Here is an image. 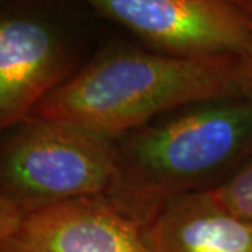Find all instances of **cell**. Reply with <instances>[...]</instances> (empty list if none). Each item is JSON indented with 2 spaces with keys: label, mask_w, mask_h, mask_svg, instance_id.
Segmentation results:
<instances>
[{
  "label": "cell",
  "mask_w": 252,
  "mask_h": 252,
  "mask_svg": "<svg viewBox=\"0 0 252 252\" xmlns=\"http://www.w3.org/2000/svg\"><path fill=\"white\" fill-rule=\"evenodd\" d=\"M150 252H252V225L237 220L210 190L175 195L144 220Z\"/></svg>",
  "instance_id": "52a82bcc"
},
{
  "label": "cell",
  "mask_w": 252,
  "mask_h": 252,
  "mask_svg": "<svg viewBox=\"0 0 252 252\" xmlns=\"http://www.w3.org/2000/svg\"><path fill=\"white\" fill-rule=\"evenodd\" d=\"M118 181L111 139L30 117L0 142V192L26 215L54 203L107 196Z\"/></svg>",
  "instance_id": "3957f363"
},
{
  "label": "cell",
  "mask_w": 252,
  "mask_h": 252,
  "mask_svg": "<svg viewBox=\"0 0 252 252\" xmlns=\"http://www.w3.org/2000/svg\"><path fill=\"white\" fill-rule=\"evenodd\" d=\"M244 97H252L251 58L188 59L122 48L70 76L31 117L114 140L170 109Z\"/></svg>",
  "instance_id": "6da1fadb"
},
{
  "label": "cell",
  "mask_w": 252,
  "mask_h": 252,
  "mask_svg": "<svg viewBox=\"0 0 252 252\" xmlns=\"http://www.w3.org/2000/svg\"><path fill=\"white\" fill-rule=\"evenodd\" d=\"M250 158L252 97L196 104L137 129L117 149L118 181L109 196L146 220L162 200L216 188Z\"/></svg>",
  "instance_id": "7a4b0ae2"
},
{
  "label": "cell",
  "mask_w": 252,
  "mask_h": 252,
  "mask_svg": "<svg viewBox=\"0 0 252 252\" xmlns=\"http://www.w3.org/2000/svg\"><path fill=\"white\" fill-rule=\"evenodd\" d=\"M24 213L0 192V245L16 231Z\"/></svg>",
  "instance_id": "9c48e42d"
},
{
  "label": "cell",
  "mask_w": 252,
  "mask_h": 252,
  "mask_svg": "<svg viewBox=\"0 0 252 252\" xmlns=\"http://www.w3.org/2000/svg\"><path fill=\"white\" fill-rule=\"evenodd\" d=\"M210 193L227 213L252 225V158Z\"/></svg>",
  "instance_id": "ba28073f"
},
{
  "label": "cell",
  "mask_w": 252,
  "mask_h": 252,
  "mask_svg": "<svg viewBox=\"0 0 252 252\" xmlns=\"http://www.w3.org/2000/svg\"><path fill=\"white\" fill-rule=\"evenodd\" d=\"M0 252L150 251L144 221L108 196H89L26 213Z\"/></svg>",
  "instance_id": "8992f818"
},
{
  "label": "cell",
  "mask_w": 252,
  "mask_h": 252,
  "mask_svg": "<svg viewBox=\"0 0 252 252\" xmlns=\"http://www.w3.org/2000/svg\"><path fill=\"white\" fill-rule=\"evenodd\" d=\"M251 59H252V52H251Z\"/></svg>",
  "instance_id": "30bf717a"
},
{
  "label": "cell",
  "mask_w": 252,
  "mask_h": 252,
  "mask_svg": "<svg viewBox=\"0 0 252 252\" xmlns=\"http://www.w3.org/2000/svg\"><path fill=\"white\" fill-rule=\"evenodd\" d=\"M99 16L175 58L245 56L252 52V1L93 0Z\"/></svg>",
  "instance_id": "277c9868"
},
{
  "label": "cell",
  "mask_w": 252,
  "mask_h": 252,
  "mask_svg": "<svg viewBox=\"0 0 252 252\" xmlns=\"http://www.w3.org/2000/svg\"><path fill=\"white\" fill-rule=\"evenodd\" d=\"M69 70L67 48L51 21L0 7V135L31 117Z\"/></svg>",
  "instance_id": "5b68a950"
}]
</instances>
